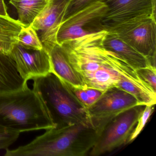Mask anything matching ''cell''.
Segmentation results:
<instances>
[{
	"mask_svg": "<svg viewBox=\"0 0 156 156\" xmlns=\"http://www.w3.org/2000/svg\"><path fill=\"white\" fill-rule=\"evenodd\" d=\"M51 0H9L17 10L18 20L23 24H32Z\"/></svg>",
	"mask_w": 156,
	"mask_h": 156,
	"instance_id": "cell-16",
	"label": "cell"
},
{
	"mask_svg": "<svg viewBox=\"0 0 156 156\" xmlns=\"http://www.w3.org/2000/svg\"><path fill=\"white\" fill-rule=\"evenodd\" d=\"M0 125L20 133L55 127L39 96L29 87L0 93Z\"/></svg>",
	"mask_w": 156,
	"mask_h": 156,
	"instance_id": "cell-3",
	"label": "cell"
},
{
	"mask_svg": "<svg viewBox=\"0 0 156 156\" xmlns=\"http://www.w3.org/2000/svg\"><path fill=\"white\" fill-rule=\"evenodd\" d=\"M27 82L19 73L10 56L0 52V93L23 90L28 87Z\"/></svg>",
	"mask_w": 156,
	"mask_h": 156,
	"instance_id": "cell-14",
	"label": "cell"
},
{
	"mask_svg": "<svg viewBox=\"0 0 156 156\" xmlns=\"http://www.w3.org/2000/svg\"><path fill=\"white\" fill-rule=\"evenodd\" d=\"M104 0H72L66 10L64 21L91 4L98 2H104Z\"/></svg>",
	"mask_w": 156,
	"mask_h": 156,
	"instance_id": "cell-22",
	"label": "cell"
},
{
	"mask_svg": "<svg viewBox=\"0 0 156 156\" xmlns=\"http://www.w3.org/2000/svg\"><path fill=\"white\" fill-rule=\"evenodd\" d=\"M103 26L105 30L116 35L146 56L156 67V16L146 15L121 22L103 23Z\"/></svg>",
	"mask_w": 156,
	"mask_h": 156,
	"instance_id": "cell-5",
	"label": "cell"
},
{
	"mask_svg": "<svg viewBox=\"0 0 156 156\" xmlns=\"http://www.w3.org/2000/svg\"><path fill=\"white\" fill-rule=\"evenodd\" d=\"M18 44L28 50L38 51L44 48L38 33L31 24L24 26L20 32Z\"/></svg>",
	"mask_w": 156,
	"mask_h": 156,
	"instance_id": "cell-18",
	"label": "cell"
},
{
	"mask_svg": "<svg viewBox=\"0 0 156 156\" xmlns=\"http://www.w3.org/2000/svg\"><path fill=\"white\" fill-rule=\"evenodd\" d=\"M52 73L61 80L75 86H86L81 76L71 64L62 46L55 44L49 52Z\"/></svg>",
	"mask_w": 156,
	"mask_h": 156,
	"instance_id": "cell-13",
	"label": "cell"
},
{
	"mask_svg": "<svg viewBox=\"0 0 156 156\" xmlns=\"http://www.w3.org/2000/svg\"><path fill=\"white\" fill-rule=\"evenodd\" d=\"M9 55L15 62L21 76L26 81L52 73L50 55L44 48L38 51L28 50L17 44Z\"/></svg>",
	"mask_w": 156,
	"mask_h": 156,
	"instance_id": "cell-10",
	"label": "cell"
},
{
	"mask_svg": "<svg viewBox=\"0 0 156 156\" xmlns=\"http://www.w3.org/2000/svg\"><path fill=\"white\" fill-rule=\"evenodd\" d=\"M0 14L2 15H9L4 0H0Z\"/></svg>",
	"mask_w": 156,
	"mask_h": 156,
	"instance_id": "cell-23",
	"label": "cell"
},
{
	"mask_svg": "<svg viewBox=\"0 0 156 156\" xmlns=\"http://www.w3.org/2000/svg\"><path fill=\"white\" fill-rule=\"evenodd\" d=\"M71 1L51 0L31 24L39 32L43 47L48 52L57 44V33Z\"/></svg>",
	"mask_w": 156,
	"mask_h": 156,
	"instance_id": "cell-9",
	"label": "cell"
},
{
	"mask_svg": "<svg viewBox=\"0 0 156 156\" xmlns=\"http://www.w3.org/2000/svg\"><path fill=\"white\" fill-rule=\"evenodd\" d=\"M141 79L156 92V69L152 66L139 68L136 70Z\"/></svg>",
	"mask_w": 156,
	"mask_h": 156,
	"instance_id": "cell-21",
	"label": "cell"
},
{
	"mask_svg": "<svg viewBox=\"0 0 156 156\" xmlns=\"http://www.w3.org/2000/svg\"><path fill=\"white\" fill-rule=\"evenodd\" d=\"M105 32L104 30L87 34L61 44L85 85L105 91L117 87L124 80L145 82L136 69L105 48L102 41Z\"/></svg>",
	"mask_w": 156,
	"mask_h": 156,
	"instance_id": "cell-1",
	"label": "cell"
},
{
	"mask_svg": "<svg viewBox=\"0 0 156 156\" xmlns=\"http://www.w3.org/2000/svg\"><path fill=\"white\" fill-rule=\"evenodd\" d=\"M20 133L0 125V150L7 149L19 138Z\"/></svg>",
	"mask_w": 156,
	"mask_h": 156,
	"instance_id": "cell-20",
	"label": "cell"
},
{
	"mask_svg": "<svg viewBox=\"0 0 156 156\" xmlns=\"http://www.w3.org/2000/svg\"><path fill=\"white\" fill-rule=\"evenodd\" d=\"M24 25L9 15L0 14V52L9 55L18 44V37Z\"/></svg>",
	"mask_w": 156,
	"mask_h": 156,
	"instance_id": "cell-15",
	"label": "cell"
},
{
	"mask_svg": "<svg viewBox=\"0 0 156 156\" xmlns=\"http://www.w3.org/2000/svg\"><path fill=\"white\" fill-rule=\"evenodd\" d=\"M63 82L70 93L86 108L91 106L105 92L86 86H75L64 81Z\"/></svg>",
	"mask_w": 156,
	"mask_h": 156,
	"instance_id": "cell-17",
	"label": "cell"
},
{
	"mask_svg": "<svg viewBox=\"0 0 156 156\" xmlns=\"http://www.w3.org/2000/svg\"><path fill=\"white\" fill-rule=\"evenodd\" d=\"M136 105L139 104L133 96L118 87H113L105 91L86 109L89 121L98 136L113 119Z\"/></svg>",
	"mask_w": 156,
	"mask_h": 156,
	"instance_id": "cell-7",
	"label": "cell"
},
{
	"mask_svg": "<svg viewBox=\"0 0 156 156\" xmlns=\"http://www.w3.org/2000/svg\"><path fill=\"white\" fill-rule=\"evenodd\" d=\"M98 137L89 123L46 129L31 142L13 150L6 156H84L90 152Z\"/></svg>",
	"mask_w": 156,
	"mask_h": 156,
	"instance_id": "cell-2",
	"label": "cell"
},
{
	"mask_svg": "<svg viewBox=\"0 0 156 156\" xmlns=\"http://www.w3.org/2000/svg\"><path fill=\"white\" fill-rule=\"evenodd\" d=\"M108 8L103 23L126 21L146 15L156 16V0H104Z\"/></svg>",
	"mask_w": 156,
	"mask_h": 156,
	"instance_id": "cell-11",
	"label": "cell"
},
{
	"mask_svg": "<svg viewBox=\"0 0 156 156\" xmlns=\"http://www.w3.org/2000/svg\"><path fill=\"white\" fill-rule=\"evenodd\" d=\"M105 2H95L65 20L57 33L56 41L65 42L105 30L103 20L107 12Z\"/></svg>",
	"mask_w": 156,
	"mask_h": 156,
	"instance_id": "cell-8",
	"label": "cell"
},
{
	"mask_svg": "<svg viewBox=\"0 0 156 156\" xmlns=\"http://www.w3.org/2000/svg\"><path fill=\"white\" fill-rule=\"evenodd\" d=\"M33 90L39 96L55 128L90 123L86 108L70 93L65 83L51 73L33 78Z\"/></svg>",
	"mask_w": 156,
	"mask_h": 156,
	"instance_id": "cell-4",
	"label": "cell"
},
{
	"mask_svg": "<svg viewBox=\"0 0 156 156\" xmlns=\"http://www.w3.org/2000/svg\"><path fill=\"white\" fill-rule=\"evenodd\" d=\"M102 42L105 49L117 55L136 70L149 66L154 67L146 56L111 33L106 31Z\"/></svg>",
	"mask_w": 156,
	"mask_h": 156,
	"instance_id": "cell-12",
	"label": "cell"
},
{
	"mask_svg": "<svg viewBox=\"0 0 156 156\" xmlns=\"http://www.w3.org/2000/svg\"><path fill=\"white\" fill-rule=\"evenodd\" d=\"M145 106L139 105L133 107L113 119L98 135L89 155L100 156L128 144Z\"/></svg>",
	"mask_w": 156,
	"mask_h": 156,
	"instance_id": "cell-6",
	"label": "cell"
},
{
	"mask_svg": "<svg viewBox=\"0 0 156 156\" xmlns=\"http://www.w3.org/2000/svg\"><path fill=\"white\" fill-rule=\"evenodd\" d=\"M154 106L155 105L145 106L144 109L139 118L136 125L135 126L133 131L129 136L128 143H130L133 141L144 128L146 123L153 113Z\"/></svg>",
	"mask_w": 156,
	"mask_h": 156,
	"instance_id": "cell-19",
	"label": "cell"
}]
</instances>
